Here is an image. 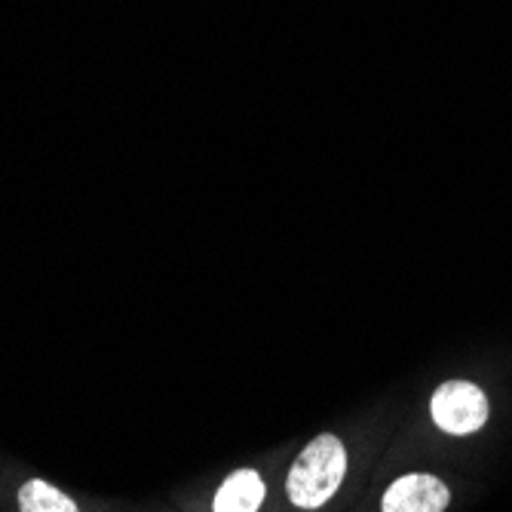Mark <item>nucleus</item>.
I'll list each match as a JSON object with an SVG mask.
<instances>
[{
  "label": "nucleus",
  "mask_w": 512,
  "mask_h": 512,
  "mask_svg": "<svg viewBox=\"0 0 512 512\" xmlns=\"http://www.w3.org/2000/svg\"><path fill=\"white\" fill-rule=\"evenodd\" d=\"M264 503V482L255 470L227 476L215 494V512H258Z\"/></svg>",
  "instance_id": "nucleus-4"
},
{
  "label": "nucleus",
  "mask_w": 512,
  "mask_h": 512,
  "mask_svg": "<svg viewBox=\"0 0 512 512\" xmlns=\"http://www.w3.org/2000/svg\"><path fill=\"white\" fill-rule=\"evenodd\" d=\"M344 473H347V451L341 439H335L332 433H322L292 463L286 494L301 509H319L341 488Z\"/></svg>",
  "instance_id": "nucleus-1"
},
{
  "label": "nucleus",
  "mask_w": 512,
  "mask_h": 512,
  "mask_svg": "<svg viewBox=\"0 0 512 512\" xmlns=\"http://www.w3.org/2000/svg\"><path fill=\"white\" fill-rule=\"evenodd\" d=\"M448 488L427 473H411L390 485L381 512H445Z\"/></svg>",
  "instance_id": "nucleus-3"
},
{
  "label": "nucleus",
  "mask_w": 512,
  "mask_h": 512,
  "mask_svg": "<svg viewBox=\"0 0 512 512\" xmlns=\"http://www.w3.org/2000/svg\"><path fill=\"white\" fill-rule=\"evenodd\" d=\"M19 509L22 512H80L77 503L62 494L59 488H53L43 479H31L28 485H22L19 491Z\"/></svg>",
  "instance_id": "nucleus-5"
},
{
  "label": "nucleus",
  "mask_w": 512,
  "mask_h": 512,
  "mask_svg": "<svg viewBox=\"0 0 512 512\" xmlns=\"http://www.w3.org/2000/svg\"><path fill=\"white\" fill-rule=\"evenodd\" d=\"M433 421L439 430L470 436L488 421V396L470 381H448L433 393Z\"/></svg>",
  "instance_id": "nucleus-2"
}]
</instances>
